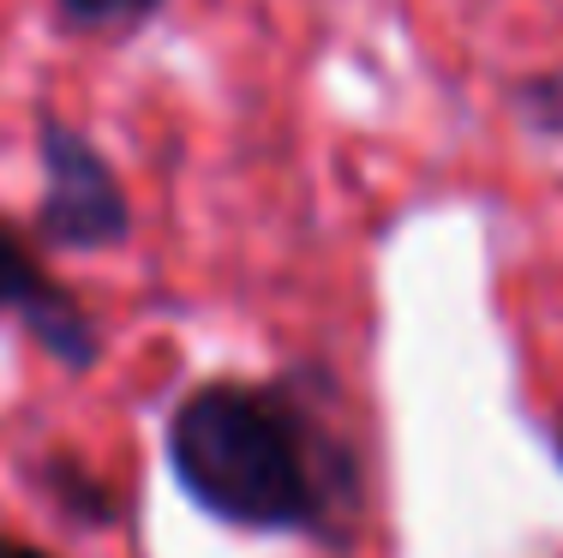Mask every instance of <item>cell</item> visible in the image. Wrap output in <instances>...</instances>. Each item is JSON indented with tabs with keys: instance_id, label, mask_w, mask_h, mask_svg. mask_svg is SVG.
<instances>
[{
	"instance_id": "6da1fadb",
	"label": "cell",
	"mask_w": 563,
	"mask_h": 558,
	"mask_svg": "<svg viewBox=\"0 0 563 558\" xmlns=\"http://www.w3.org/2000/svg\"><path fill=\"white\" fill-rule=\"evenodd\" d=\"M168 469L198 511L246 535L347 547L366 504L354 445L294 384H198L168 420Z\"/></svg>"
},
{
	"instance_id": "7a4b0ae2",
	"label": "cell",
	"mask_w": 563,
	"mask_h": 558,
	"mask_svg": "<svg viewBox=\"0 0 563 558\" xmlns=\"http://www.w3.org/2000/svg\"><path fill=\"white\" fill-rule=\"evenodd\" d=\"M36 156H43L36 234L48 252H109L132 241V198L90 132H78L60 114H43Z\"/></svg>"
},
{
	"instance_id": "3957f363",
	"label": "cell",
	"mask_w": 563,
	"mask_h": 558,
	"mask_svg": "<svg viewBox=\"0 0 563 558\" xmlns=\"http://www.w3.org/2000/svg\"><path fill=\"white\" fill-rule=\"evenodd\" d=\"M19 318L24 330H31L36 342H43V354H55L66 372H90L102 361V330L97 318L78 307L73 288H60L55 276H48V264L31 252L12 222H0V318Z\"/></svg>"
},
{
	"instance_id": "277c9868",
	"label": "cell",
	"mask_w": 563,
	"mask_h": 558,
	"mask_svg": "<svg viewBox=\"0 0 563 558\" xmlns=\"http://www.w3.org/2000/svg\"><path fill=\"white\" fill-rule=\"evenodd\" d=\"M36 486H43L48 499H55V511L66 523L78 528H114L120 523V499L114 486H102L90 469H78L73 457H48L43 469H36Z\"/></svg>"
},
{
	"instance_id": "5b68a950",
	"label": "cell",
	"mask_w": 563,
	"mask_h": 558,
	"mask_svg": "<svg viewBox=\"0 0 563 558\" xmlns=\"http://www.w3.org/2000/svg\"><path fill=\"white\" fill-rule=\"evenodd\" d=\"M66 12V24H78V31H132V24H144L163 0H55Z\"/></svg>"
},
{
	"instance_id": "8992f818",
	"label": "cell",
	"mask_w": 563,
	"mask_h": 558,
	"mask_svg": "<svg viewBox=\"0 0 563 558\" xmlns=\"http://www.w3.org/2000/svg\"><path fill=\"white\" fill-rule=\"evenodd\" d=\"M516 114H521V127L563 139V73H540V78H528V85L516 90Z\"/></svg>"
},
{
	"instance_id": "52a82bcc",
	"label": "cell",
	"mask_w": 563,
	"mask_h": 558,
	"mask_svg": "<svg viewBox=\"0 0 563 558\" xmlns=\"http://www.w3.org/2000/svg\"><path fill=\"white\" fill-rule=\"evenodd\" d=\"M0 558H55V552L31 547V540H12V535H0Z\"/></svg>"
},
{
	"instance_id": "ba28073f",
	"label": "cell",
	"mask_w": 563,
	"mask_h": 558,
	"mask_svg": "<svg viewBox=\"0 0 563 558\" xmlns=\"http://www.w3.org/2000/svg\"><path fill=\"white\" fill-rule=\"evenodd\" d=\"M558 457H563V433H558Z\"/></svg>"
}]
</instances>
